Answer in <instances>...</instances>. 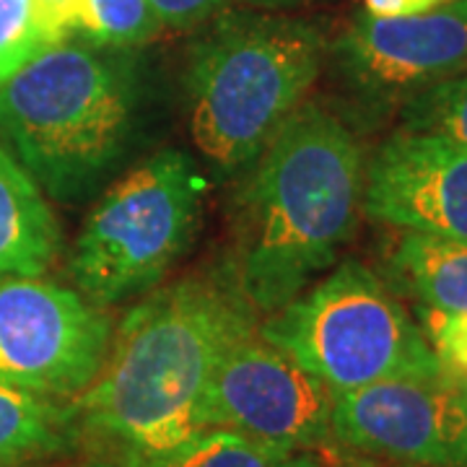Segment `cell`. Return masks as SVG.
Returning a JSON list of instances; mask_svg holds the SVG:
<instances>
[{
	"instance_id": "cb8c5ba5",
	"label": "cell",
	"mask_w": 467,
	"mask_h": 467,
	"mask_svg": "<svg viewBox=\"0 0 467 467\" xmlns=\"http://www.w3.org/2000/svg\"><path fill=\"white\" fill-rule=\"evenodd\" d=\"M81 467H119V465H117L115 460H109V457H104V454H97V451H94L88 460L81 462Z\"/></svg>"
},
{
	"instance_id": "44dd1931",
	"label": "cell",
	"mask_w": 467,
	"mask_h": 467,
	"mask_svg": "<svg viewBox=\"0 0 467 467\" xmlns=\"http://www.w3.org/2000/svg\"><path fill=\"white\" fill-rule=\"evenodd\" d=\"M161 21L171 29H192L216 14L226 0H149Z\"/></svg>"
},
{
	"instance_id": "4fadbf2b",
	"label": "cell",
	"mask_w": 467,
	"mask_h": 467,
	"mask_svg": "<svg viewBox=\"0 0 467 467\" xmlns=\"http://www.w3.org/2000/svg\"><path fill=\"white\" fill-rule=\"evenodd\" d=\"M81 439L76 405L0 382V467L36 465Z\"/></svg>"
},
{
	"instance_id": "ac0fdd59",
	"label": "cell",
	"mask_w": 467,
	"mask_h": 467,
	"mask_svg": "<svg viewBox=\"0 0 467 467\" xmlns=\"http://www.w3.org/2000/svg\"><path fill=\"white\" fill-rule=\"evenodd\" d=\"M50 47L39 26L34 0H0V84Z\"/></svg>"
},
{
	"instance_id": "603a6c76",
	"label": "cell",
	"mask_w": 467,
	"mask_h": 467,
	"mask_svg": "<svg viewBox=\"0 0 467 467\" xmlns=\"http://www.w3.org/2000/svg\"><path fill=\"white\" fill-rule=\"evenodd\" d=\"M252 5H265V8H285V5H299V3H309V0H244Z\"/></svg>"
},
{
	"instance_id": "7402d4cb",
	"label": "cell",
	"mask_w": 467,
	"mask_h": 467,
	"mask_svg": "<svg viewBox=\"0 0 467 467\" xmlns=\"http://www.w3.org/2000/svg\"><path fill=\"white\" fill-rule=\"evenodd\" d=\"M447 3L451 0H364V11L377 16H413V14L434 11Z\"/></svg>"
},
{
	"instance_id": "8992f818",
	"label": "cell",
	"mask_w": 467,
	"mask_h": 467,
	"mask_svg": "<svg viewBox=\"0 0 467 467\" xmlns=\"http://www.w3.org/2000/svg\"><path fill=\"white\" fill-rule=\"evenodd\" d=\"M201 216L202 187L190 156L153 153L86 216L70 252L76 291L101 309L146 294L192 244Z\"/></svg>"
},
{
	"instance_id": "5b68a950",
	"label": "cell",
	"mask_w": 467,
	"mask_h": 467,
	"mask_svg": "<svg viewBox=\"0 0 467 467\" xmlns=\"http://www.w3.org/2000/svg\"><path fill=\"white\" fill-rule=\"evenodd\" d=\"M257 333L335 395L400 377H441L423 327L361 263L335 267Z\"/></svg>"
},
{
	"instance_id": "ba28073f",
	"label": "cell",
	"mask_w": 467,
	"mask_h": 467,
	"mask_svg": "<svg viewBox=\"0 0 467 467\" xmlns=\"http://www.w3.org/2000/svg\"><path fill=\"white\" fill-rule=\"evenodd\" d=\"M333 402L330 387L254 330L218 361L201 423L275 450L315 451L333 439Z\"/></svg>"
},
{
	"instance_id": "9a60e30c",
	"label": "cell",
	"mask_w": 467,
	"mask_h": 467,
	"mask_svg": "<svg viewBox=\"0 0 467 467\" xmlns=\"http://www.w3.org/2000/svg\"><path fill=\"white\" fill-rule=\"evenodd\" d=\"M156 467H330L312 451H288L247 436L208 429Z\"/></svg>"
},
{
	"instance_id": "d6986e66",
	"label": "cell",
	"mask_w": 467,
	"mask_h": 467,
	"mask_svg": "<svg viewBox=\"0 0 467 467\" xmlns=\"http://www.w3.org/2000/svg\"><path fill=\"white\" fill-rule=\"evenodd\" d=\"M420 327L434 350L441 374L451 384L467 382V309L462 312L423 309Z\"/></svg>"
},
{
	"instance_id": "484cf974",
	"label": "cell",
	"mask_w": 467,
	"mask_h": 467,
	"mask_svg": "<svg viewBox=\"0 0 467 467\" xmlns=\"http://www.w3.org/2000/svg\"><path fill=\"white\" fill-rule=\"evenodd\" d=\"M24 467H36V465H24Z\"/></svg>"
},
{
	"instance_id": "d4e9b609",
	"label": "cell",
	"mask_w": 467,
	"mask_h": 467,
	"mask_svg": "<svg viewBox=\"0 0 467 467\" xmlns=\"http://www.w3.org/2000/svg\"><path fill=\"white\" fill-rule=\"evenodd\" d=\"M454 387H460V389H462V392H465V395H467V382H462V384H454Z\"/></svg>"
},
{
	"instance_id": "3957f363",
	"label": "cell",
	"mask_w": 467,
	"mask_h": 467,
	"mask_svg": "<svg viewBox=\"0 0 467 467\" xmlns=\"http://www.w3.org/2000/svg\"><path fill=\"white\" fill-rule=\"evenodd\" d=\"M133 117V67L97 45H50L0 84V140L55 201H81L104 180Z\"/></svg>"
},
{
	"instance_id": "30bf717a",
	"label": "cell",
	"mask_w": 467,
	"mask_h": 467,
	"mask_svg": "<svg viewBox=\"0 0 467 467\" xmlns=\"http://www.w3.org/2000/svg\"><path fill=\"white\" fill-rule=\"evenodd\" d=\"M333 439L405 467H467V395L444 374L340 392Z\"/></svg>"
},
{
	"instance_id": "2e32d148",
	"label": "cell",
	"mask_w": 467,
	"mask_h": 467,
	"mask_svg": "<svg viewBox=\"0 0 467 467\" xmlns=\"http://www.w3.org/2000/svg\"><path fill=\"white\" fill-rule=\"evenodd\" d=\"M149 0H86L84 36L97 47L130 50L161 32Z\"/></svg>"
},
{
	"instance_id": "6da1fadb",
	"label": "cell",
	"mask_w": 467,
	"mask_h": 467,
	"mask_svg": "<svg viewBox=\"0 0 467 467\" xmlns=\"http://www.w3.org/2000/svg\"><path fill=\"white\" fill-rule=\"evenodd\" d=\"M257 312L226 278H184L140 301L73 405L81 436L119 467H156L202 434L218 361L257 330Z\"/></svg>"
},
{
	"instance_id": "5bb4252c",
	"label": "cell",
	"mask_w": 467,
	"mask_h": 467,
	"mask_svg": "<svg viewBox=\"0 0 467 467\" xmlns=\"http://www.w3.org/2000/svg\"><path fill=\"white\" fill-rule=\"evenodd\" d=\"M387 263L398 288L423 309H467V242L462 239L400 232Z\"/></svg>"
},
{
	"instance_id": "7c38bea8",
	"label": "cell",
	"mask_w": 467,
	"mask_h": 467,
	"mask_svg": "<svg viewBox=\"0 0 467 467\" xmlns=\"http://www.w3.org/2000/svg\"><path fill=\"white\" fill-rule=\"evenodd\" d=\"M60 250V229L42 187L0 140V278L42 275Z\"/></svg>"
},
{
	"instance_id": "8fae6325",
	"label": "cell",
	"mask_w": 467,
	"mask_h": 467,
	"mask_svg": "<svg viewBox=\"0 0 467 467\" xmlns=\"http://www.w3.org/2000/svg\"><path fill=\"white\" fill-rule=\"evenodd\" d=\"M361 211L398 232L467 242V149L400 128L367 164Z\"/></svg>"
},
{
	"instance_id": "52a82bcc",
	"label": "cell",
	"mask_w": 467,
	"mask_h": 467,
	"mask_svg": "<svg viewBox=\"0 0 467 467\" xmlns=\"http://www.w3.org/2000/svg\"><path fill=\"white\" fill-rule=\"evenodd\" d=\"M107 312L39 275L0 278V382L52 400H76L104 367Z\"/></svg>"
},
{
	"instance_id": "e0dca14e",
	"label": "cell",
	"mask_w": 467,
	"mask_h": 467,
	"mask_svg": "<svg viewBox=\"0 0 467 467\" xmlns=\"http://www.w3.org/2000/svg\"><path fill=\"white\" fill-rule=\"evenodd\" d=\"M402 128L441 135L467 149V67L402 104Z\"/></svg>"
},
{
	"instance_id": "9c48e42d",
	"label": "cell",
	"mask_w": 467,
	"mask_h": 467,
	"mask_svg": "<svg viewBox=\"0 0 467 467\" xmlns=\"http://www.w3.org/2000/svg\"><path fill=\"white\" fill-rule=\"evenodd\" d=\"M343 81L377 109L402 107L467 67V0L426 14H353L333 47Z\"/></svg>"
},
{
	"instance_id": "277c9868",
	"label": "cell",
	"mask_w": 467,
	"mask_h": 467,
	"mask_svg": "<svg viewBox=\"0 0 467 467\" xmlns=\"http://www.w3.org/2000/svg\"><path fill=\"white\" fill-rule=\"evenodd\" d=\"M327 39L291 16L229 14L195 42L187 66L190 133L221 171L250 167L306 101Z\"/></svg>"
},
{
	"instance_id": "ffe728a7",
	"label": "cell",
	"mask_w": 467,
	"mask_h": 467,
	"mask_svg": "<svg viewBox=\"0 0 467 467\" xmlns=\"http://www.w3.org/2000/svg\"><path fill=\"white\" fill-rule=\"evenodd\" d=\"M34 8L50 45L84 36L86 0H34Z\"/></svg>"
},
{
	"instance_id": "7a4b0ae2",
	"label": "cell",
	"mask_w": 467,
	"mask_h": 467,
	"mask_svg": "<svg viewBox=\"0 0 467 467\" xmlns=\"http://www.w3.org/2000/svg\"><path fill=\"white\" fill-rule=\"evenodd\" d=\"M252 164L236 195L226 278L257 315H273L353 236L367 161L340 117L304 101Z\"/></svg>"
}]
</instances>
